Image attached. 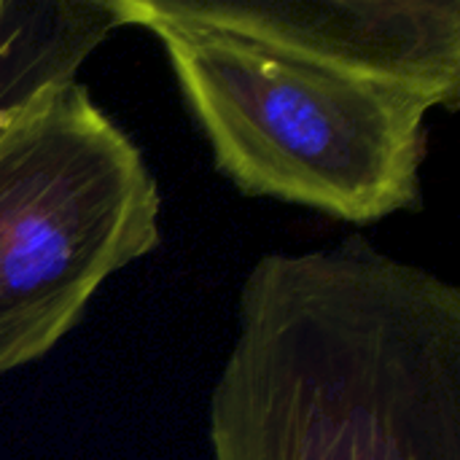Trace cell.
I'll list each match as a JSON object with an SVG mask.
<instances>
[{
  "mask_svg": "<svg viewBox=\"0 0 460 460\" xmlns=\"http://www.w3.org/2000/svg\"><path fill=\"white\" fill-rule=\"evenodd\" d=\"M164 49L216 167L348 224L423 199L426 119L460 102L458 0H113Z\"/></svg>",
  "mask_w": 460,
  "mask_h": 460,
  "instance_id": "cell-1",
  "label": "cell"
},
{
  "mask_svg": "<svg viewBox=\"0 0 460 460\" xmlns=\"http://www.w3.org/2000/svg\"><path fill=\"white\" fill-rule=\"evenodd\" d=\"M143 151L78 81L0 129V375L43 358L97 288L162 243Z\"/></svg>",
  "mask_w": 460,
  "mask_h": 460,
  "instance_id": "cell-2",
  "label": "cell"
},
{
  "mask_svg": "<svg viewBox=\"0 0 460 460\" xmlns=\"http://www.w3.org/2000/svg\"><path fill=\"white\" fill-rule=\"evenodd\" d=\"M119 27L113 0H0V129L43 92L75 81Z\"/></svg>",
  "mask_w": 460,
  "mask_h": 460,
  "instance_id": "cell-3",
  "label": "cell"
}]
</instances>
